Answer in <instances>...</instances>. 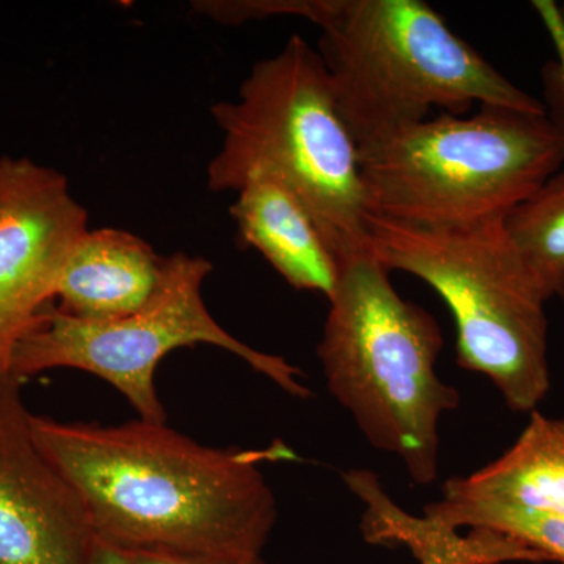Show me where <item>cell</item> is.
Masks as SVG:
<instances>
[{"label":"cell","instance_id":"obj_18","mask_svg":"<svg viewBox=\"0 0 564 564\" xmlns=\"http://www.w3.org/2000/svg\"><path fill=\"white\" fill-rule=\"evenodd\" d=\"M132 564H267L263 556L248 558H218V556H193L169 554V552H124Z\"/></svg>","mask_w":564,"mask_h":564},{"label":"cell","instance_id":"obj_11","mask_svg":"<svg viewBox=\"0 0 564 564\" xmlns=\"http://www.w3.org/2000/svg\"><path fill=\"white\" fill-rule=\"evenodd\" d=\"M231 215L240 242L261 252L296 291L333 295L340 267L304 204L276 176L256 173L245 181Z\"/></svg>","mask_w":564,"mask_h":564},{"label":"cell","instance_id":"obj_8","mask_svg":"<svg viewBox=\"0 0 564 564\" xmlns=\"http://www.w3.org/2000/svg\"><path fill=\"white\" fill-rule=\"evenodd\" d=\"M87 231L88 212L65 174L29 158H0V378L54 303L63 265Z\"/></svg>","mask_w":564,"mask_h":564},{"label":"cell","instance_id":"obj_1","mask_svg":"<svg viewBox=\"0 0 564 564\" xmlns=\"http://www.w3.org/2000/svg\"><path fill=\"white\" fill-rule=\"evenodd\" d=\"M33 436L80 497L96 538L122 552L261 556L278 521L265 448H217L162 422H61L33 414Z\"/></svg>","mask_w":564,"mask_h":564},{"label":"cell","instance_id":"obj_10","mask_svg":"<svg viewBox=\"0 0 564 564\" xmlns=\"http://www.w3.org/2000/svg\"><path fill=\"white\" fill-rule=\"evenodd\" d=\"M165 267L150 243L122 229H88L63 265L55 307L82 322H110L141 310Z\"/></svg>","mask_w":564,"mask_h":564},{"label":"cell","instance_id":"obj_22","mask_svg":"<svg viewBox=\"0 0 564 564\" xmlns=\"http://www.w3.org/2000/svg\"><path fill=\"white\" fill-rule=\"evenodd\" d=\"M562 293H564V288L562 289V292H560V295H562ZM560 295H558V296H560Z\"/></svg>","mask_w":564,"mask_h":564},{"label":"cell","instance_id":"obj_2","mask_svg":"<svg viewBox=\"0 0 564 564\" xmlns=\"http://www.w3.org/2000/svg\"><path fill=\"white\" fill-rule=\"evenodd\" d=\"M210 113L223 133L207 169L210 191L237 192L252 174H273L299 196L339 265L372 254L359 148L321 52L291 36L252 66L237 101L214 104Z\"/></svg>","mask_w":564,"mask_h":564},{"label":"cell","instance_id":"obj_5","mask_svg":"<svg viewBox=\"0 0 564 564\" xmlns=\"http://www.w3.org/2000/svg\"><path fill=\"white\" fill-rule=\"evenodd\" d=\"M372 254L389 272L433 288L454 315L458 364L484 375L514 413H533L551 389L549 302L505 217L415 226L369 215Z\"/></svg>","mask_w":564,"mask_h":564},{"label":"cell","instance_id":"obj_13","mask_svg":"<svg viewBox=\"0 0 564 564\" xmlns=\"http://www.w3.org/2000/svg\"><path fill=\"white\" fill-rule=\"evenodd\" d=\"M344 478L366 507L364 538L372 544L403 545L417 564L547 563L543 555L503 534L488 530L462 534L430 519L408 514L392 502L370 470H348Z\"/></svg>","mask_w":564,"mask_h":564},{"label":"cell","instance_id":"obj_3","mask_svg":"<svg viewBox=\"0 0 564 564\" xmlns=\"http://www.w3.org/2000/svg\"><path fill=\"white\" fill-rule=\"evenodd\" d=\"M339 267L317 347L326 388L373 448L400 459L415 485H432L441 421L462 402L437 375L441 326L395 291L373 254Z\"/></svg>","mask_w":564,"mask_h":564},{"label":"cell","instance_id":"obj_16","mask_svg":"<svg viewBox=\"0 0 564 564\" xmlns=\"http://www.w3.org/2000/svg\"><path fill=\"white\" fill-rule=\"evenodd\" d=\"M332 3L333 0H207L193 3V9L221 24L237 25L273 17H300L321 25L328 17Z\"/></svg>","mask_w":564,"mask_h":564},{"label":"cell","instance_id":"obj_19","mask_svg":"<svg viewBox=\"0 0 564 564\" xmlns=\"http://www.w3.org/2000/svg\"><path fill=\"white\" fill-rule=\"evenodd\" d=\"M87 564H132L129 556L120 549L115 547L106 541L95 538L90 556Z\"/></svg>","mask_w":564,"mask_h":564},{"label":"cell","instance_id":"obj_15","mask_svg":"<svg viewBox=\"0 0 564 564\" xmlns=\"http://www.w3.org/2000/svg\"><path fill=\"white\" fill-rule=\"evenodd\" d=\"M423 518L456 532L469 529L503 534L543 555L547 563L564 564V516L530 513L502 505L441 497L426 505Z\"/></svg>","mask_w":564,"mask_h":564},{"label":"cell","instance_id":"obj_4","mask_svg":"<svg viewBox=\"0 0 564 564\" xmlns=\"http://www.w3.org/2000/svg\"><path fill=\"white\" fill-rule=\"evenodd\" d=\"M337 110L359 150L429 120L502 106L545 113L421 0H333L318 25Z\"/></svg>","mask_w":564,"mask_h":564},{"label":"cell","instance_id":"obj_12","mask_svg":"<svg viewBox=\"0 0 564 564\" xmlns=\"http://www.w3.org/2000/svg\"><path fill=\"white\" fill-rule=\"evenodd\" d=\"M441 497L564 516V417L533 411L502 456L466 477L448 478Z\"/></svg>","mask_w":564,"mask_h":564},{"label":"cell","instance_id":"obj_7","mask_svg":"<svg viewBox=\"0 0 564 564\" xmlns=\"http://www.w3.org/2000/svg\"><path fill=\"white\" fill-rule=\"evenodd\" d=\"M212 263L202 256H165L158 291L135 313L110 322H82L51 303L14 350L11 377L25 381L54 369L95 375L118 389L140 419L166 422L155 389L159 364L177 348L206 344L232 352L295 399L313 397L299 367L234 337L212 317L203 284Z\"/></svg>","mask_w":564,"mask_h":564},{"label":"cell","instance_id":"obj_17","mask_svg":"<svg viewBox=\"0 0 564 564\" xmlns=\"http://www.w3.org/2000/svg\"><path fill=\"white\" fill-rule=\"evenodd\" d=\"M532 6L554 46L555 62L549 63L544 70L545 91L552 106V120L564 128V25L552 0H534Z\"/></svg>","mask_w":564,"mask_h":564},{"label":"cell","instance_id":"obj_9","mask_svg":"<svg viewBox=\"0 0 564 564\" xmlns=\"http://www.w3.org/2000/svg\"><path fill=\"white\" fill-rule=\"evenodd\" d=\"M22 384L0 378V564H87L95 530L33 436Z\"/></svg>","mask_w":564,"mask_h":564},{"label":"cell","instance_id":"obj_21","mask_svg":"<svg viewBox=\"0 0 564 564\" xmlns=\"http://www.w3.org/2000/svg\"><path fill=\"white\" fill-rule=\"evenodd\" d=\"M560 299H562L564 302V293H562V295H560Z\"/></svg>","mask_w":564,"mask_h":564},{"label":"cell","instance_id":"obj_6","mask_svg":"<svg viewBox=\"0 0 564 564\" xmlns=\"http://www.w3.org/2000/svg\"><path fill=\"white\" fill-rule=\"evenodd\" d=\"M370 215L415 226L505 217L564 165L551 115L480 106L443 113L359 150Z\"/></svg>","mask_w":564,"mask_h":564},{"label":"cell","instance_id":"obj_20","mask_svg":"<svg viewBox=\"0 0 564 564\" xmlns=\"http://www.w3.org/2000/svg\"><path fill=\"white\" fill-rule=\"evenodd\" d=\"M556 7H558L560 18H562V22L564 25V3H562V6H558V3H556Z\"/></svg>","mask_w":564,"mask_h":564},{"label":"cell","instance_id":"obj_14","mask_svg":"<svg viewBox=\"0 0 564 564\" xmlns=\"http://www.w3.org/2000/svg\"><path fill=\"white\" fill-rule=\"evenodd\" d=\"M505 228L547 299L564 288V170L505 215Z\"/></svg>","mask_w":564,"mask_h":564}]
</instances>
